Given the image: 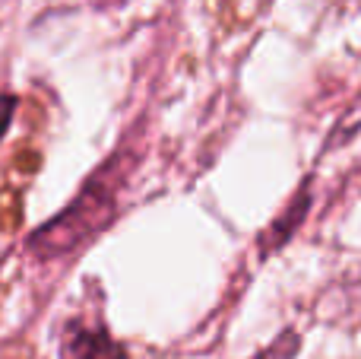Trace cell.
Wrapping results in <instances>:
<instances>
[{
    "label": "cell",
    "instance_id": "3957f363",
    "mask_svg": "<svg viewBox=\"0 0 361 359\" xmlns=\"http://www.w3.org/2000/svg\"><path fill=\"white\" fill-rule=\"evenodd\" d=\"M307 207H311V184H301L298 194H295V201L282 210V216H276V220L269 223V229H263L260 254H273L276 248H279L282 242L301 226V220L307 216Z\"/></svg>",
    "mask_w": 361,
    "mask_h": 359
},
{
    "label": "cell",
    "instance_id": "277c9868",
    "mask_svg": "<svg viewBox=\"0 0 361 359\" xmlns=\"http://www.w3.org/2000/svg\"><path fill=\"white\" fill-rule=\"evenodd\" d=\"M361 134V95L355 102H352L349 108H345L343 114L336 118V124L330 127V134H326V143H324V150L326 153H333V150H343L345 143H352Z\"/></svg>",
    "mask_w": 361,
    "mask_h": 359
},
{
    "label": "cell",
    "instance_id": "7a4b0ae2",
    "mask_svg": "<svg viewBox=\"0 0 361 359\" xmlns=\"http://www.w3.org/2000/svg\"><path fill=\"white\" fill-rule=\"evenodd\" d=\"M61 356L63 359H127L124 347L111 341L102 324L73 322L63 328L61 337Z\"/></svg>",
    "mask_w": 361,
    "mask_h": 359
},
{
    "label": "cell",
    "instance_id": "5b68a950",
    "mask_svg": "<svg viewBox=\"0 0 361 359\" xmlns=\"http://www.w3.org/2000/svg\"><path fill=\"white\" fill-rule=\"evenodd\" d=\"M298 347H301V337L295 334V331H282L267 350H260V353L250 356V359H295Z\"/></svg>",
    "mask_w": 361,
    "mask_h": 359
},
{
    "label": "cell",
    "instance_id": "6da1fadb",
    "mask_svg": "<svg viewBox=\"0 0 361 359\" xmlns=\"http://www.w3.org/2000/svg\"><path fill=\"white\" fill-rule=\"evenodd\" d=\"M111 210L114 182H108L105 175H95V182L82 191L80 201L32 239V248H38V252H67L70 245H80L89 233H95L111 216Z\"/></svg>",
    "mask_w": 361,
    "mask_h": 359
}]
</instances>
